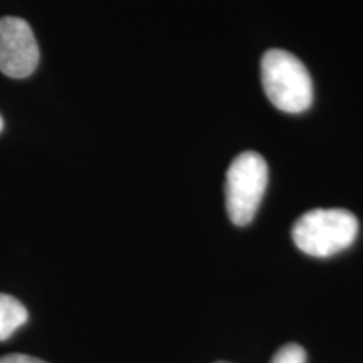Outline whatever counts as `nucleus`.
Returning a JSON list of instances; mask_svg holds the SVG:
<instances>
[{"instance_id":"nucleus-1","label":"nucleus","mask_w":363,"mask_h":363,"mask_svg":"<svg viewBox=\"0 0 363 363\" xmlns=\"http://www.w3.org/2000/svg\"><path fill=\"white\" fill-rule=\"evenodd\" d=\"M299 251L313 257H330L355 242L358 219L347 208H315L296 220L291 230Z\"/></svg>"},{"instance_id":"nucleus-2","label":"nucleus","mask_w":363,"mask_h":363,"mask_svg":"<svg viewBox=\"0 0 363 363\" xmlns=\"http://www.w3.org/2000/svg\"><path fill=\"white\" fill-rule=\"evenodd\" d=\"M261 79L267 99L278 110L298 115L311 106V76L291 52L283 49L267 51L261 61Z\"/></svg>"},{"instance_id":"nucleus-3","label":"nucleus","mask_w":363,"mask_h":363,"mask_svg":"<svg viewBox=\"0 0 363 363\" xmlns=\"http://www.w3.org/2000/svg\"><path fill=\"white\" fill-rule=\"evenodd\" d=\"M267 163L256 152H244L227 170L225 206L235 225H247L256 217L267 187Z\"/></svg>"},{"instance_id":"nucleus-4","label":"nucleus","mask_w":363,"mask_h":363,"mask_svg":"<svg viewBox=\"0 0 363 363\" xmlns=\"http://www.w3.org/2000/svg\"><path fill=\"white\" fill-rule=\"evenodd\" d=\"M39 65V45L33 29L19 17L0 19V71L9 78L24 79Z\"/></svg>"},{"instance_id":"nucleus-5","label":"nucleus","mask_w":363,"mask_h":363,"mask_svg":"<svg viewBox=\"0 0 363 363\" xmlns=\"http://www.w3.org/2000/svg\"><path fill=\"white\" fill-rule=\"evenodd\" d=\"M29 313L17 298L0 293V342L11 338L26 323Z\"/></svg>"},{"instance_id":"nucleus-6","label":"nucleus","mask_w":363,"mask_h":363,"mask_svg":"<svg viewBox=\"0 0 363 363\" xmlns=\"http://www.w3.org/2000/svg\"><path fill=\"white\" fill-rule=\"evenodd\" d=\"M271 363H306V352L301 345L288 343L276 352Z\"/></svg>"},{"instance_id":"nucleus-7","label":"nucleus","mask_w":363,"mask_h":363,"mask_svg":"<svg viewBox=\"0 0 363 363\" xmlns=\"http://www.w3.org/2000/svg\"><path fill=\"white\" fill-rule=\"evenodd\" d=\"M0 363H48L39 358L30 355H22V353H12V355H6L0 358Z\"/></svg>"},{"instance_id":"nucleus-8","label":"nucleus","mask_w":363,"mask_h":363,"mask_svg":"<svg viewBox=\"0 0 363 363\" xmlns=\"http://www.w3.org/2000/svg\"><path fill=\"white\" fill-rule=\"evenodd\" d=\"M2 130H4V120L2 116H0V133H2Z\"/></svg>"},{"instance_id":"nucleus-9","label":"nucleus","mask_w":363,"mask_h":363,"mask_svg":"<svg viewBox=\"0 0 363 363\" xmlns=\"http://www.w3.org/2000/svg\"><path fill=\"white\" fill-rule=\"evenodd\" d=\"M217 363H227V362H217Z\"/></svg>"}]
</instances>
